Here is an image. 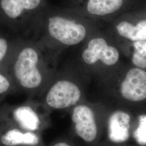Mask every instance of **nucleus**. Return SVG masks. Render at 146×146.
<instances>
[{"label": "nucleus", "mask_w": 146, "mask_h": 146, "mask_svg": "<svg viewBox=\"0 0 146 146\" xmlns=\"http://www.w3.org/2000/svg\"><path fill=\"white\" fill-rule=\"evenodd\" d=\"M38 54L31 48H26L19 54L14 66L16 78L21 86L26 88L39 87L42 76L37 67Z\"/></svg>", "instance_id": "obj_1"}, {"label": "nucleus", "mask_w": 146, "mask_h": 146, "mask_svg": "<svg viewBox=\"0 0 146 146\" xmlns=\"http://www.w3.org/2000/svg\"><path fill=\"white\" fill-rule=\"evenodd\" d=\"M48 28L50 35L54 38L68 46L78 44L86 35L84 26L60 16L50 17Z\"/></svg>", "instance_id": "obj_2"}, {"label": "nucleus", "mask_w": 146, "mask_h": 146, "mask_svg": "<svg viewBox=\"0 0 146 146\" xmlns=\"http://www.w3.org/2000/svg\"><path fill=\"white\" fill-rule=\"evenodd\" d=\"M81 97L78 87L73 82L61 80L54 84L46 97L47 104L54 109H64L77 104Z\"/></svg>", "instance_id": "obj_3"}, {"label": "nucleus", "mask_w": 146, "mask_h": 146, "mask_svg": "<svg viewBox=\"0 0 146 146\" xmlns=\"http://www.w3.org/2000/svg\"><path fill=\"white\" fill-rule=\"evenodd\" d=\"M82 58L88 64L101 60L106 65L112 66L117 62L119 54L115 48L109 46L104 38H96L89 41L88 48L82 54Z\"/></svg>", "instance_id": "obj_4"}, {"label": "nucleus", "mask_w": 146, "mask_h": 146, "mask_svg": "<svg viewBox=\"0 0 146 146\" xmlns=\"http://www.w3.org/2000/svg\"><path fill=\"white\" fill-rule=\"evenodd\" d=\"M121 92L125 99L140 101L146 99V72L133 68L127 73L121 84Z\"/></svg>", "instance_id": "obj_5"}, {"label": "nucleus", "mask_w": 146, "mask_h": 146, "mask_svg": "<svg viewBox=\"0 0 146 146\" xmlns=\"http://www.w3.org/2000/svg\"><path fill=\"white\" fill-rule=\"evenodd\" d=\"M76 134L84 141L92 142L96 137L98 129L94 114L90 108L86 106L76 107L72 115Z\"/></svg>", "instance_id": "obj_6"}, {"label": "nucleus", "mask_w": 146, "mask_h": 146, "mask_svg": "<svg viewBox=\"0 0 146 146\" xmlns=\"http://www.w3.org/2000/svg\"><path fill=\"white\" fill-rule=\"evenodd\" d=\"M130 116L122 111H116L110 116L108 122V133L110 140L121 143L128 140L129 136Z\"/></svg>", "instance_id": "obj_7"}, {"label": "nucleus", "mask_w": 146, "mask_h": 146, "mask_svg": "<svg viewBox=\"0 0 146 146\" xmlns=\"http://www.w3.org/2000/svg\"><path fill=\"white\" fill-rule=\"evenodd\" d=\"M41 0H0V16L15 20L25 11H32L40 5Z\"/></svg>", "instance_id": "obj_8"}, {"label": "nucleus", "mask_w": 146, "mask_h": 146, "mask_svg": "<svg viewBox=\"0 0 146 146\" xmlns=\"http://www.w3.org/2000/svg\"><path fill=\"white\" fill-rule=\"evenodd\" d=\"M1 142L7 146H15L18 145H35L39 142L37 136L31 132L22 133L16 129L7 132L1 137Z\"/></svg>", "instance_id": "obj_9"}, {"label": "nucleus", "mask_w": 146, "mask_h": 146, "mask_svg": "<svg viewBox=\"0 0 146 146\" xmlns=\"http://www.w3.org/2000/svg\"><path fill=\"white\" fill-rule=\"evenodd\" d=\"M116 28L121 36L133 41L146 40V20L140 21L135 26L123 21L120 23Z\"/></svg>", "instance_id": "obj_10"}, {"label": "nucleus", "mask_w": 146, "mask_h": 146, "mask_svg": "<svg viewBox=\"0 0 146 146\" xmlns=\"http://www.w3.org/2000/svg\"><path fill=\"white\" fill-rule=\"evenodd\" d=\"M16 121L23 128L28 131H36L40 124V119L31 108L21 107L15 110L14 113Z\"/></svg>", "instance_id": "obj_11"}, {"label": "nucleus", "mask_w": 146, "mask_h": 146, "mask_svg": "<svg viewBox=\"0 0 146 146\" xmlns=\"http://www.w3.org/2000/svg\"><path fill=\"white\" fill-rule=\"evenodd\" d=\"M122 3L123 0H89L87 10L93 15H105L119 10Z\"/></svg>", "instance_id": "obj_12"}, {"label": "nucleus", "mask_w": 146, "mask_h": 146, "mask_svg": "<svg viewBox=\"0 0 146 146\" xmlns=\"http://www.w3.org/2000/svg\"><path fill=\"white\" fill-rule=\"evenodd\" d=\"M132 61L139 67L146 68V40L135 41Z\"/></svg>", "instance_id": "obj_13"}, {"label": "nucleus", "mask_w": 146, "mask_h": 146, "mask_svg": "<svg viewBox=\"0 0 146 146\" xmlns=\"http://www.w3.org/2000/svg\"><path fill=\"white\" fill-rule=\"evenodd\" d=\"M134 137L139 144L146 145V115L139 117V125L134 133Z\"/></svg>", "instance_id": "obj_14"}, {"label": "nucleus", "mask_w": 146, "mask_h": 146, "mask_svg": "<svg viewBox=\"0 0 146 146\" xmlns=\"http://www.w3.org/2000/svg\"><path fill=\"white\" fill-rule=\"evenodd\" d=\"M8 48V42L3 38L0 37V62L5 56Z\"/></svg>", "instance_id": "obj_15"}, {"label": "nucleus", "mask_w": 146, "mask_h": 146, "mask_svg": "<svg viewBox=\"0 0 146 146\" xmlns=\"http://www.w3.org/2000/svg\"><path fill=\"white\" fill-rule=\"evenodd\" d=\"M10 87V84L8 80L0 74V94L4 93L8 90Z\"/></svg>", "instance_id": "obj_16"}, {"label": "nucleus", "mask_w": 146, "mask_h": 146, "mask_svg": "<svg viewBox=\"0 0 146 146\" xmlns=\"http://www.w3.org/2000/svg\"><path fill=\"white\" fill-rule=\"evenodd\" d=\"M55 146H69L67 143H63V142H61V143H57L56 145H55Z\"/></svg>", "instance_id": "obj_17"}]
</instances>
